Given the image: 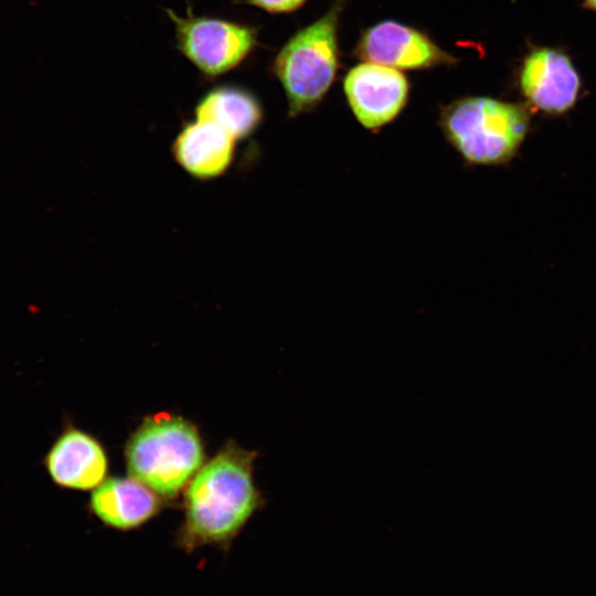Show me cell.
Masks as SVG:
<instances>
[{
	"label": "cell",
	"mask_w": 596,
	"mask_h": 596,
	"mask_svg": "<svg viewBox=\"0 0 596 596\" xmlns=\"http://www.w3.org/2000/svg\"><path fill=\"white\" fill-rule=\"evenodd\" d=\"M195 119L215 124L236 140L249 138L264 117L259 100L236 86H219L207 92L194 108Z\"/></svg>",
	"instance_id": "cell-12"
},
{
	"label": "cell",
	"mask_w": 596,
	"mask_h": 596,
	"mask_svg": "<svg viewBox=\"0 0 596 596\" xmlns=\"http://www.w3.org/2000/svg\"><path fill=\"white\" fill-rule=\"evenodd\" d=\"M585 8L596 13V0H583Z\"/></svg>",
	"instance_id": "cell-14"
},
{
	"label": "cell",
	"mask_w": 596,
	"mask_h": 596,
	"mask_svg": "<svg viewBox=\"0 0 596 596\" xmlns=\"http://www.w3.org/2000/svg\"><path fill=\"white\" fill-rule=\"evenodd\" d=\"M44 464L55 485L72 490H94L108 472V456L100 441L71 425L55 439Z\"/></svg>",
	"instance_id": "cell-9"
},
{
	"label": "cell",
	"mask_w": 596,
	"mask_h": 596,
	"mask_svg": "<svg viewBox=\"0 0 596 596\" xmlns=\"http://www.w3.org/2000/svg\"><path fill=\"white\" fill-rule=\"evenodd\" d=\"M344 0L298 31L279 51L273 72L284 88L288 116L313 110L330 89L339 66L337 32Z\"/></svg>",
	"instance_id": "cell-4"
},
{
	"label": "cell",
	"mask_w": 596,
	"mask_h": 596,
	"mask_svg": "<svg viewBox=\"0 0 596 596\" xmlns=\"http://www.w3.org/2000/svg\"><path fill=\"white\" fill-rule=\"evenodd\" d=\"M438 127L466 166H503L522 146L530 114L515 103L469 96L441 107Z\"/></svg>",
	"instance_id": "cell-3"
},
{
	"label": "cell",
	"mask_w": 596,
	"mask_h": 596,
	"mask_svg": "<svg viewBox=\"0 0 596 596\" xmlns=\"http://www.w3.org/2000/svg\"><path fill=\"white\" fill-rule=\"evenodd\" d=\"M258 453L227 440L205 461L183 492V520L178 545L193 552L227 546L265 499L254 480Z\"/></svg>",
	"instance_id": "cell-1"
},
{
	"label": "cell",
	"mask_w": 596,
	"mask_h": 596,
	"mask_svg": "<svg viewBox=\"0 0 596 596\" xmlns=\"http://www.w3.org/2000/svg\"><path fill=\"white\" fill-rule=\"evenodd\" d=\"M175 25L180 52L203 74L219 76L241 64L256 45L254 28L207 17H179L168 10Z\"/></svg>",
	"instance_id": "cell-5"
},
{
	"label": "cell",
	"mask_w": 596,
	"mask_h": 596,
	"mask_svg": "<svg viewBox=\"0 0 596 596\" xmlns=\"http://www.w3.org/2000/svg\"><path fill=\"white\" fill-rule=\"evenodd\" d=\"M518 85L531 107L547 115H563L575 106L582 79L565 52L540 46L524 56Z\"/></svg>",
	"instance_id": "cell-7"
},
{
	"label": "cell",
	"mask_w": 596,
	"mask_h": 596,
	"mask_svg": "<svg viewBox=\"0 0 596 596\" xmlns=\"http://www.w3.org/2000/svg\"><path fill=\"white\" fill-rule=\"evenodd\" d=\"M354 53L365 62L396 70H422L455 63L451 55L424 33L395 21H383L365 30Z\"/></svg>",
	"instance_id": "cell-8"
},
{
	"label": "cell",
	"mask_w": 596,
	"mask_h": 596,
	"mask_svg": "<svg viewBox=\"0 0 596 596\" xmlns=\"http://www.w3.org/2000/svg\"><path fill=\"white\" fill-rule=\"evenodd\" d=\"M235 141L220 126L195 119L183 126L171 150L177 163L190 177L209 181L222 177L232 166Z\"/></svg>",
	"instance_id": "cell-11"
},
{
	"label": "cell",
	"mask_w": 596,
	"mask_h": 596,
	"mask_svg": "<svg viewBox=\"0 0 596 596\" xmlns=\"http://www.w3.org/2000/svg\"><path fill=\"white\" fill-rule=\"evenodd\" d=\"M307 0H246L247 3L270 13H287L300 8Z\"/></svg>",
	"instance_id": "cell-13"
},
{
	"label": "cell",
	"mask_w": 596,
	"mask_h": 596,
	"mask_svg": "<svg viewBox=\"0 0 596 596\" xmlns=\"http://www.w3.org/2000/svg\"><path fill=\"white\" fill-rule=\"evenodd\" d=\"M166 501L131 476H113L96 487L91 512L106 526L119 531L140 528L153 519Z\"/></svg>",
	"instance_id": "cell-10"
},
{
	"label": "cell",
	"mask_w": 596,
	"mask_h": 596,
	"mask_svg": "<svg viewBox=\"0 0 596 596\" xmlns=\"http://www.w3.org/2000/svg\"><path fill=\"white\" fill-rule=\"evenodd\" d=\"M129 476L166 502L174 500L205 462L196 425L183 416L160 412L146 416L124 449Z\"/></svg>",
	"instance_id": "cell-2"
},
{
	"label": "cell",
	"mask_w": 596,
	"mask_h": 596,
	"mask_svg": "<svg viewBox=\"0 0 596 596\" xmlns=\"http://www.w3.org/2000/svg\"><path fill=\"white\" fill-rule=\"evenodd\" d=\"M343 91L356 121L364 129L379 132L404 110L409 84L398 70L365 62L348 72Z\"/></svg>",
	"instance_id": "cell-6"
}]
</instances>
